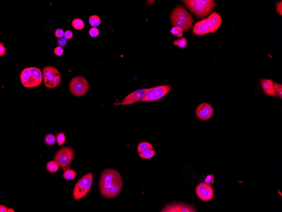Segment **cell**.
Here are the masks:
<instances>
[{
	"label": "cell",
	"mask_w": 282,
	"mask_h": 212,
	"mask_svg": "<svg viewBox=\"0 0 282 212\" xmlns=\"http://www.w3.org/2000/svg\"><path fill=\"white\" fill-rule=\"evenodd\" d=\"M123 181L119 173L114 169H106L102 172L99 181L101 193L106 198L111 199L121 193Z\"/></svg>",
	"instance_id": "1"
},
{
	"label": "cell",
	"mask_w": 282,
	"mask_h": 212,
	"mask_svg": "<svg viewBox=\"0 0 282 212\" xmlns=\"http://www.w3.org/2000/svg\"><path fill=\"white\" fill-rule=\"evenodd\" d=\"M182 2L198 18L207 16L216 5L215 1L212 0H186Z\"/></svg>",
	"instance_id": "2"
},
{
	"label": "cell",
	"mask_w": 282,
	"mask_h": 212,
	"mask_svg": "<svg viewBox=\"0 0 282 212\" xmlns=\"http://www.w3.org/2000/svg\"><path fill=\"white\" fill-rule=\"evenodd\" d=\"M20 78L24 87L33 88L40 85L42 83L43 74L39 68L31 67L25 68L21 72Z\"/></svg>",
	"instance_id": "3"
},
{
	"label": "cell",
	"mask_w": 282,
	"mask_h": 212,
	"mask_svg": "<svg viewBox=\"0 0 282 212\" xmlns=\"http://www.w3.org/2000/svg\"><path fill=\"white\" fill-rule=\"evenodd\" d=\"M42 74L44 84L47 88L52 89L61 84L62 77L57 68L47 66L43 68Z\"/></svg>",
	"instance_id": "4"
},
{
	"label": "cell",
	"mask_w": 282,
	"mask_h": 212,
	"mask_svg": "<svg viewBox=\"0 0 282 212\" xmlns=\"http://www.w3.org/2000/svg\"><path fill=\"white\" fill-rule=\"evenodd\" d=\"M93 180L92 173L87 174L83 176L77 183L73 191V197L75 200L81 199L88 194Z\"/></svg>",
	"instance_id": "5"
},
{
	"label": "cell",
	"mask_w": 282,
	"mask_h": 212,
	"mask_svg": "<svg viewBox=\"0 0 282 212\" xmlns=\"http://www.w3.org/2000/svg\"><path fill=\"white\" fill-rule=\"evenodd\" d=\"M89 84L86 79L81 76H77L71 81L69 85V90L73 95L82 97L88 92Z\"/></svg>",
	"instance_id": "6"
},
{
	"label": "cell",
	"mask_w": 282,
	"mask_h": 212,
	"mask_svg": "<svg viewBox=\"0 0 282 212\" xmlns=\"http://www.w3.org/2000/svg\"><path fill=\"white\" fill-rule=\"evenodd\" d=\"M171 86L164 85L152 87L146 96L139 102H151L161 99L168 94L171 89Z\"/></svg>",
	"instance_id": "7"
},
{
	"label": "cell",
	"mask_w": 282,
	"mask_h": 212,
	"mask_svg": "<svg viewBox=\"0 0 282 212\" xmlns=\"http://www.w3.org/2000/svg\"><path fill=\"white\" fill-rule=\"evenodd\" d=\"M74 157V152L71 147H66L62 148L56 153L55 160L59 166L65 169L66 166L71 164Z\"/></svg>",
	"instance_id": "8"
},
{
	"label": "cell",
	"mask_w": 282,
	"mask_h": 212,
	"mask_svg": "<svg viewBox=\"0 0 282 212\" xmlns=\"http://www.w3.org/2000/svg\"><path fill=\"white\" fill-rule=\"evenodd\" d=\"M151 88H143L134 91L128 94L123 99L121 102L115 104V105H127L140 101L144 97L146 96Z\"/></svg>",
	"instance_id": "9"
},
{
	"label": "cell",
	"mask_w": 282,
	"mask_h": 212,
	"mask_svg": "<svg viewBox=\"0 0 282 212\" xmlns=\"http://www.w3.org/2000/svg\"><path fill=\"white\" fill-rule=\"evenodd\" d=\"M214 109L209 103H203L198 105L195 109V114L199 119L206 121L212 118L214 114Z\"/></svg>",
	"instance_id": "10"
},
{
	"label": "cell",
	"mask_w": 282,
	"mask_h": 212,
	"mask_svg": "<svg viewBox=\"0 0 282 212\" xmlns=\"http://www.w3.org/2000/svg\"><path fill=\"white\" fill-rule=\"evenodd\" d=\"M161 212H194L196 209L188 205L182 203H174L167 205Z\"/></svg>",
	"instance_id": "11"
},
{
	"label": "cell",
	"mask_w": 282,
	"mask_h": 212,
	"mask_svg": "<svg viewBox=\"0 0 282 212\" xmlns=\"http://www.w3.org/2000/svg\"><path fill=\"white\" fill-rule=\"evenodd\" d=\"M171 15L184 22L194 23V20L192 17L182 6H177L173 11Z\"/></svg>",
	"instance_id": "12"
},
{
	"label": "cell",
	"mask_w": 282,
	"mask_h": 212,
	"mask_svg": "<svg viewBox=\"0 0 282 212\" xmlns=\"http://www.w3.org/2000/svg\"><path fill=\"white\" fill-rule=\"evenodd\" d=\"M261 84L264 93L269 96L277 97L274 88V82L272 80L267 79H262L261 81Z\"/></svg>",
	"instance_id": "13"
},
{
	"label": "cell",
	"mask_w": 282,
	"mask_h": 212,
	"mask_svg": "<svg viewBox=\"0 0 282 212\" xmlns=\"http://www.w3.org/2000/svg\"><path fill=\"white\" fill-rule=\"evenodd\" d=\"M170 20L173 26L181 28L183 31L190 30L192 27L194 23L192 22H184L172 15H171L170 17Z\"/></svg>",
	"instance_id": "14"
},
{
	"label": "cell",
	"mask_w": 282,
	"mask_h": 212,
	"mask_svg": "<svg viewBox=\"0 0 282 212\" xmlns=\"http://www.w3.org/2000/svg\"><path fill=\"white\" fill-rule=\"evenodd\" d=\"M210 20L211 24H212V27L214 29V32H216L220 27L221 24L222 20L220 15L217 13L216 12H215L212 13V14L209 17Z\"/></svg>",
	"instance_id": "15"
},
{
	"label": "cell",
	"mask_w": 282,
	"mask_h": 212,
	"mask_svg": "<svg viewBox=\"0 0 282 212\" xmlns=\"http://www.w3.org/2000/svg\"><path fill=\"white\" fill-rule=\"evenodd\" d=\"M210 185L206 183H200L197 186L195 189V192L197 196L199 198L201 199L203 195L205 194V191L207 190Z\"/></svg>",
	"instance_id": "16"
},
{
	"label": "cell",
	"mask_w": 282,
	"mask_h": 212,
	"mask_svg": "<svg viewBox=\"0 0 282 212\" xmlns=\"http://www.w3.org/2000/svg\"><path fill=\"white\" fill-rule=\"evenodd\" d=\"M193 32L194 34L197 36H201L206 34L205 28L201 21L197 22L194 25Z\"/></svg>",
	"instance_id": "17"
},
{
	"label": "cell",
	"mask_w": 282,
	"mask_h": 212,
	"mask_svg": "<svg viewBox=\"0 0 282 212\" xmlns=\"http://www.w3.org/2000/svg\"><path fill=\"white\" fill-rule=\"evenodd\" d=\"M214 195V190L212 187L210 185L200 199L201 200L207 202L211 200L213 198Z\"/></svg>",
	"instance_id": "18"
},
{
	"label": "cell",
	"mask_w": 282,
	"mask_h": 212,
	"mask_svg": "<svg viewBox=\"0 0 282 212\" xmlns=\"http://www.w3.org/2000/svg\"><path fill=\"white\" fill-rule=\"evenodd\" d=\"M72 25L74 29L82 30L84 28L85 24L83 20L80 18H75L73 20Z\"/></svg>",
	"instance_id": "19"
},
{
	"label": "cell",
	"mask_w": 282,
	"mask_h": 212,
	"mask_svg": "<svg viewBox=\"0 0 282 212\" xmlns=\"http://www.w3.org/2000/svg\"><path fill=\"white\" fill-rule=\"evenodd\" d=\"M100 18L97 15H93L90 17L89 19V23L93 27L96 28L101 24Z\"/></svg>",
	"instance_id": "20"
},
{
	"label": "cell",
	"mask_w": 282,
	"mask_h": 212,
	"mask_svg": "<svg viewBox=\"0 0 282 212\" xmlns=\"http://www.w3.org/2000/svg\"><path fill=\"white\" fill-rule=\"evenodd\" d=\"M59 166V165L57 162L55 160H52L48 163L47 164L46 168L48 172L51 173H55L58 171Z\"/></svg>",
	"instance_id": "21"
},
{
	"label": "cell",
	"mask_w": 282,
	"mask_h": 212,
	"mask_svg": "<svg viewBox=\"0 0 282 212\" xmlns=\"http://www.w3.org/2000/svg\"><path fill=\"white\" fill-rule=\"evenodd\" d=\"M156 152L153 149H148L140 153L139 156L145 159H151L155 155Z\"/></svg>",
	"instance_id": "22"
},
{
	"label": "cell",
	"mask_w": 282,
	"mask_h": 212,
	"mask_svg": "<svg viewBox=\"0 0 282 212\" xmlns=\"http://www.w3.org/2000/svg\"><path fill=\"white\" fill-rule=\"evenodd\" d=\"M77 173L71 169L68 168L66 169L63 173V177L67 180H72L75 178Z\"/></svg>",
	"instance_id": "23"
},
{
	"label": "cell",
	"mask_w": 282,
	"mask_h": 212,
	"mask_svg": "<svg viewBox=\"0 0 282 212\" xmlns=\"http://www.w3.org/2000/svg\"><path fill=\"white\" fill-rule=\"evenodd\" d=\"M153 147L151 143L147 142H142L139 144L137 147L138 152L141 153L148 149H153Z\"/></svg>",
	"instance_id": "24"
},
{
	"label": "cell",
	"mask_w": 282,
	"mask_h": 212,
	"mask_svg": "<svg viewBox=\"0 0 282 212\" xmlns=\"http://www.w3.org/2000/svg\"><path fill=\"white\" fill-rule=\"evenodd\" d=\"M56 136L52 134H48L44 138V141L46 144L48 146H52L55 144L56 142Z\"/></svg>",
	"instance_id": "25"
},
{
	"label": "cell",
	"mask_w": 282,
	"mask_h": 212,
	"mask_svg": "<svg viewBox=\"0 0 282 212\" xmlns=\"http://www.w3.org/2000/svg\"><path fill=\"white\" fill-rule=\"evenodd\" d=\"M174 45L178 47L181 49H184L186 47L187 45V39L185 38H181L177 39L174 42Z\"/></svg>",
	"instance_id": "26"
},
{
	"label": "cell",
	"mask_w": 282,
	"mask_h": 212,
	"mask_svg": "<svg viewBox=\"0 0 282 212\" xmlns=\"http://www.w3.org/2000/svg\"><path fill=\"white\" fill-rule=\"evenodd\" d=\"M183 30L181 28L177 26H174L171 30V33L179 38H182L183 36Z\"/></svg>",
	"instance_id": "27"
},
{
	"label": "cell",
	"mask_w": 282,
	"mask_h": 212,
	"mask_svg": "<svg viewBox=\"0 0 282 212\" xmlns=\"http://www.w3.org/2000/svg\"><path fill=\"white\" fill-rule=\"evenodd\" d=\"M56 137L59 145L62 146V145L64 144L66 140L64 133H58L56 134Z\"/></svg>",
	"instance_id": "28"
},
{
	"label": "cell",
	"mask_w": 282,
	"mask_h": 212,
	"mask_svg": "<svg viewBox=\"0 0 282 212\" xmlns=\"http://www.w3.org/2000/svg\"><path fill=\"white\" fill-rule=\"evenodd\" d=\"M274 88L277 96L282 99V85L278 83L274 82Z\"/></svg>",
	"instance_id": "29"
},
{
	"label": "cell",
	"mask_w": 282,
	"mask_h": 212,
	"mask_svg": "<svg viewBox=\"0 0 282 212\" xmlns=\"http://www.w3.org/2000/svg\"><path fill=\"white\" fill-rule=\"evenodd\" d=\"M89 33L92 38H96L99 35V30L97 28L92 27L89 31Z\"/></svg>",
	"instance_id": "30"
},
{
	"label": "cell",
	"mask_w": 282,
	"mask_h": 212,
	"mask_svg": "<svg viewBox=\"0 0 282 212\" xmlns=\"http://www.w3.org/2000/svg\"><path fill=\"white\" fill-rule=\"evenodd\" d=\"M55 36L58 39L63 38L64 37V32L62 28H57L55 32Z\"/></svg>",
	"instance_id": "31"
},
{
	"label": "cell",
	"mask_w": 282,
	"mask_h": 212,
	"mask_svg": "<svg viewBox=\"0 0 282 212\" xmlns=\"http://www.w3.org/2000/svg\"><path fill=\"white\" fill-rule=\"evenodd\" d=\"M63 52H64V50L62 47H56L54 50V53L57 56H62L63 54Z\"/></svg>",
	"instance_id": "32"
},
{
	"label": "cell",
	"mask_w": 282,
	"mask_h": 212,
	"mask_svg": "<svg viewBox=\"0 0 282 212\" xmlns=\"http://www.w3.org/2000/svg\"><path fill=\"white\" fill-rule=\"evenodd\" d=\"M276 3V9L277 13L279 15L282 16V2L280 1V2L275 3Z\"/></svg>",
	"instance_id": "33"
},
{
	"label": "cell",
	"mask_w": 282,
	"mask_h": 212,
	"mask_svg": "<svg viewBox=\"0 0 282 212\" xmlns=\"http://www.w3.org/2000/svg\"><path fill=\"white\" fill-rule=\"evenodd\" d=\"M4 44L3 43H0V56L4 57V55L7 53V50L8 48H5L4 46Z\"/></svg>",
	"instance_id": "34"
},
{
	"label": "cell",
	"mask_w": 282,
	"mask_h": 212,
	"mask_svg": "<svg viewBox=\"0 0 282 212\" xmlns=\"http://www.w3.org/2000/svg\"><path fill=\"white\" fill-rule=\"evenodd\" d=\"M73 37V33L72 31L69 30L66 31L64 32V38L67 39V40H69L71 39Z\"/></svg>",
	"instance_id": "35"
},
{
	"label": "cell",
	"mask_w": 282,
	"mask_h": 212,
	"mask_svg": "<svg viewBox=\"0 0 282 212\" xmlns=\"http://www.w3.org/2000/svg\"><path fill=\"white\" fill-rule=\"evenodd\" d=\"M67 40L65 38H62L61 39H59L57 41V43L58 44L59 46L64 47L66 46L67 44Z\"/></svg>",
	"instance_id": "36"
},
{
	"label": "cell",
	"mask_w": 282,
	"mask_h": 212,
	"mask_svg": "<svg viewBox=\"0 0 282 212\" xmlns=\"http://www.w3.org/2000/svg\"><path fill=\"white\" fill-rule=\"evenodd\" d=\"M205 20H206V24H207V28H208V30H209L210 32V33H214V29H213V27H212V24H211L210 20L209 18L205 19Z\"/></svg>",
	"instance_id": "37"
},
{
	"label": "cell",
	"mask_w": 282,
	"mask_h": 212,
	"mask_svg": "<svg viewBox=\"0 0 282 212\" xmlns=\"http://www.w3.org/2000/svg\"><path fill=\"white\" fill-rule=\"evenodd\" d=\"M214 181V177L212 175H209L205 178V181L207 184L213 183Z\"/></svg>",
	"instance_id": "38"
},
{
	"label": "cell",
	"mask_w": 282,
	"mask_h": 212,
	"mask_svg": "<svg viewBox=\"0 0 282 212\" xmlns=\"http://www.w3.org/2000/svg\"><path fill=\"white\" fill-rule=\"evenodd\" d=\"M201 23H202L203 26L204 28H205L206 34L210 33L209 30H208V28H207V24H206V20H205V19H204V20H201Z\"/></svg>",
	"instance_id": "39"
},
{
	"label": "cell",
	"mask_w": 282,
	"mask_h": 212,
	"mask_svg": "<svg viewBox=\"0 0 282 212\" xmlns=\"http://www.w3.org/2000/svg\"><path fill=\"white\" fill-rule=\"evenodd\" d=\"M7 207L5 205H1L0 206V212H7Z\"/></svg>",
	"instance_id": "40"
},
{
	"label": "cell",
	"mask_w": 282,
	"mask_h": 212,
	"mask_svg": "<svg viewBox=\"0 0 282 212\" xmlns=\"http://www.w3.org/2000/svg\"><path fill=\"white\" fill-rule=\"evenodd\" d=\"M7 212H14V209H12V208H10V209H8V210H7Z\"/></svg>",
	"instance_id": "41"
}]
</instances>
